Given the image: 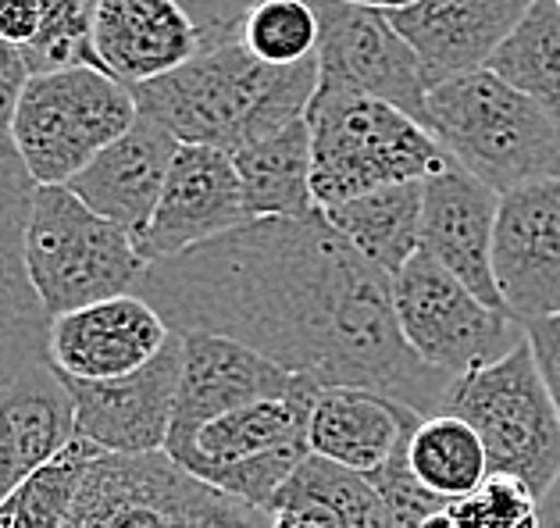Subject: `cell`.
Segmentation results:
<instances>
[{"instance_id": "obj_20", "label": "cell", "mask_w": 560, "mask_h": 528, "mask_svg": "<svg viewBox=\"0 0 560 528\" xmlns=\"http://www.w3.org/2000/svg\"><path fill=\"white\" fill-rule=\"evenodd\" d=\"M203 50L200 30L172 0H101L93 61L129 90L183 69Z\"/></svg>"}, {"instance_id": "obj_37", "label": "cell", "mask_w": 560, "mask_h": 528, "mask_svg": "<svg viewBox=\"0 0 560 528\" xmlns=\"http://www.w3.org/2000/svg\"><path fill=\"white\" fill-rule=\"evenodd\" d=\"M39 19H44L39 0H0V39L25 50L39 33Z\"/></svg>"}, {"instance_id": "obj_25", "label": "cell", "mask_w": 560, "mask_h": 528, "mask_svg": "<svg viewBox=\"0 0 560 528\" xmlns=\"http://www.w3.org/2000/svg\"><path fill=\"white\" fill-rule=\"evenodd\" d=\"M329 225L382 275L396 279L421 250V183L382 186L322 211Z\"/></svg>"}, {"instance_id": "obj_18", "label": "cell", "mask_w": 560, "mask_h": 528, "mask_svg": "<svg viewBox=\"0 0 560 528\" xmlns=\"http://www.w3.org/2000/svg\"><path fill=\"white\" fill-rule=\"evenodd\" d=\"M497 211V189L478 183L457 161L421 183V250L460 279L482 304L503 310L493 279Z\"/></svg>"}, {"instance_id": "obj_35", "label": "cell", "mask_w": 560, "mask_h": 528, "mask_svg": "<svg viewBox=\"0 0 560 528\" xmlns=\"http://www.w3.org/2000/svg\"><path fill=\"white\" fill-rule=\"evenodd\" d=\"M172 4H179L186 15L194 19L203 47L225 44V39H240L243 19H247L236 0H172Z\"/></svg>"}, {"instance_id": "obj_17", "label": "cell", "mask_w": 560, "mask_h": 528, "mask_svg": "<svg viewBox=\"0 0 560 528\" xmlns=\"http://www.w3.org/2000/svg\"><path fill=\"white\" fill-rule=\"evenodd\" d=\"M300 378L304 375L282 372L279 364L254 354L243 343L208 332H183V375L165 454L179 450L186 439H194L197 429L214 422V418L285 397L296 389Z\"/></svg>"}, {"instance_id": "obj_13", "label": "cell", "mask_w": 560, "mask_h": 528, "mask_svg": "<svg viewBox=\"0 0 560 528\" xmlns=\"http://www.w3.org/2000/svg\"><path fill=\"white\" fill-rule=\"evenodd\" d=\"M493 279L503 310L517 325L560 315V179L500 197Z\"/></svg>"}, {"instance_id": "obj_6", "label": "cell", "mask_w": 560, "mask_h": 528, "mask_svg": "<svg viewBox=\"0 0 560 528\" xmlns=\"http://www.w3.org/2000/svg\"><path fill=\"white\" fill-rule=\"evenodd\" d=\"M136 118L140 107L126 83L75 64L30 79L8 137L36 186H68L104 146L126 137Z\"/></svg>"}, {"instance_id": "obj_8", "label": "cell", "mask_w": 560, "mask_h": 528, "mask_svg": "<svg viewBox=\"0 0 560 528\" xmlns=\"http://www.w3.org/2000/svg\"><path fill=\"white\" fill-rule=\"evenodd\" d=\"M318 389V383L300 378L285 397L214 418L168 457L200 482L268 514L271 500L311 457L307 422Z\"/></svg>"}, {"instance_id": "obj_36", "label": "cell", "mask_w": 560, "mask_h": 528, "mask_svg": "<svg viewBox=\"0 0 560 528\" xmlns=\"http://www.w3.org/2000/svg\"><path fill=\"white\" fill-rule=\"evenodd\" d=\"M30 79H33V69H30V61H25L22 47H11L0 39V137L11 132V121H15L19 101L25 86H30Z\"/></svg>"}, {"instance_id": "obj_7", "label": "cell", "mask_w": 560, "mask_h": 528, "mask_svg": "<svg viewBox=\"0 0 560 528\" xmlns=\"http://www.w3.org/2000/svg\"><path fill=\"white\" fill-rule=\"evenodd\" d=\"M440 414L478 432L489 476L525 482L536 500L560 476V418L525 340L497 364L454 378Z\"/></svg>"}, {"instance_id": "obj_12", "label": "cell", "mask_w": 560, "mask_h": 528, "mask_svg": "<svg viewBox=\"0 0 560 528\" xmlns=\"http://www.w3.org/2000/svg\"><path fill=\"white\" fill-rule=\"evenodd\" d=\"M179 332L172 336L154 361L132 375L107 378V383H83V378L58 375V383L65 386L75 411V439H86L101 454L115 457L165 454L175 397H179Z\"/></svg>"}, {"instance_id": "obj_11", "label": "cell", "mask_w": 560, "mask_h": 528, "mask_svg": "<svg viewBox=\"0 0 560 528\" xmlns=\"http://www.w3.org/2000/svg\"><path fill=\"white\" fill-rule=\"evenodd\" d=\"M311 4L322 30L318 83L382 101L425 126V69L411 44L396 33L386 11L343 4V0H311Z\"/></svg>"}, {"instance_id": "obj_39", "label": "cell", "mask_w": 560, "mask_h": 528, "mask_svg": "<svg viewBox=\"0 0 560 528\" xmlns=\"http://www.w3.org/2000/svg\"><path fill=\"white\" fill-rule=\"evenodd\" d=\"M539 528H560V476L539 496Z\"/></svg>"}, {"instance_id": "obj_23", "label": "cell", "mask_w": 560, "mask_h": 528, "mask_svg": "<svg viewBox=\"0 0 560 528\" xmlns=\"http://www.w3.org/2000/svg\"><path fill=\"white\" fill-rule=\"evenodd\" d=\"M75 439V411L50 364L0 392V507Z\"/></svg>"}, {"instance_id": "obj_26", "label": "cell", "mask_w": 560, "mask_h": 528, "mask_svg": "<svg viewBox=\"0 0 560 528\" xmlns=\"http://www.w3.org/2000/svg\"><path fill=\"white\" fill-rule=\"evenodd\" d=\"M407 465L415 479L446 504L475 493L489 479V457L478 432L454 414L421 418L407 439Z\"/></svg>"}, {"instance_id": "obj_2", "label": "cell", "mask_w": 560, "mask_h": 528, "mask_svg": "<svg viewBox=\"0 0 560 528\" xmlns=\"http://www.w3.org/2000/svg\"><path fill=\"white\" fill-rule=\"evenodd\" d=\"M318 54L290 69H271L243 39L203 47L183 69L132 90L140 115L161 121L179 143L236 154L307 118L318 93Z\"/></svg>"}, {"instance_id": "obj_1", "label": "cell", "mask_w": 560, "mask_h": 528, "mask_svg": "<svg viewBox=\"0 0 560 528\" xmlns=\"http://www.w3.org/2000/svg\"><path fill=\"white\" fill-rule=\"evenodd\" d=\"M136 296L179 336H222L322 389H368L421 418L443 411L454 383L404 343L393 279L368 265L322 211L254 219L147 265Z\"/></svg>"}, {"instance_id": "obj_14", "label": "cell", "mask_w": 560, "mask_h": 528, "mask_svg": "<svg viewBox=\"0 0 560 528\" xmlns=\"http://www.w3.org/2000/svg\"><path fill=\"white\" fill-rule=\"evenodd\" d=\"M247 222L250 214L243 204V186L232 157L214 146L179 143L154 219L136 236V250L143 265H158Z\"/></svg>"}, {"instance_id": "obj_28", "label": "cell", "mask_w": 560, "mask_h": 528, "mask_svg": "<svg viewBox=\"0 0 560 528\" xmlns=\"http://www.w3.org/2000/svg\"><path fill=\"white\" fill-rule=\"evenodd\" d=\"M279 507H314L336 528H400L375 493V485L368 482V476L332 465V460L318 454H311L293 471V479L271 500L268 514Z\"/></svg>"}, {"instance_id": "obj_31", "label": "cell", "mask_w": 560, "mask_h": 528, "mask_svg": "<svg viewBox=\"0 0 560 528\" xmlns=\"http://www.w3.org/2000/svg\"><path fill=\"white\" fill-rule=\"evenodd\" d=\"M101 0H39L44 19L39 33L25 47V61L36 72L75 69V64H93V19H97Z\"/></svg>"}, {"instance_id": "obj_10", "label": "cell", "mask_w": 560, "mask_h": 528, "mask_svg": "<svg viewBox=\"0 0 560 528\" xmlns=\"http://www.w3.org/2000/svg\"><path fill=\"white\" fill-rule=\"evenodd\" d=\"M393 315L404 343L450 378L497 364L525 340L522 325L478 301L425 250L393 279Z\"/></svg>"}, {"instance_id": "obj_9", "label": "cell", "mask_w": 560, "mask_h": 528, "mask_svg": "<svg viewBox=\"0 0 560 528\" xmlns=\"http://www.w3.org/2000/svg\"><path fill=\"white\" fill-rule=\"evenodd\" d=\"M65 528H271V518L189 476L168 454H101Z\"/></svg>"}, {"instance_id": "obj_15", "label": "cell", "mask_w": 560, "mask_h": 528, "mask_svg": "<svg viewBox=\"0 0 560 528\" xmlns=\"http://www.w3.org/2000/svg\"><path fill=\"white\" fill-rule=\"evenodd\" d=\"M33 197L36 183L30 168L22 165L11 137H0V392L47 364L50 315L25 268Z\"/></svg>"}, {"instance_id": "obj_3", "label": "cell", "mask_w": 560, "mask_h": 528, "mask_svg": "<svg viewBox=\"0 0 560 528\" xmlns=\"http://www.w3.org/2000/svg\"><path fill=\"white\" fill-rule=\"evenodd\" d=\"M425 129L440 146L497 193L560 179V118L489 69L429 90Z\"/></svg>"}, {"instance_id": "obj_27", "label": "cell", "mask_w": 560, "mask_h": 528, "mask_svg": "<svg viewBox=\"0 0 560 528\" xmlns=\"http://www.w3.org/2000/svg\"><path fill=\"white\" fill-rule=\"evenodd\" d=\"M486 69L560 118V0H532Z\"/></svg>"}, {"instance_id": "obj_24", "label": "cell", "mask_w": 560, "mask_h": 528, "mask_svg": "<svg viewBox=\"0 0 560 528\" xmlns=\"http://www.w3.org/2000/svg\"><path fill=\"white\" fill-rule=\"evenodd\" d=\"M236 165L243 204L254 219H307L322 211L311 193V129L307 118L293 121L271 137H261L236 154H229Z\"/></svg>"}, {"instance_id": "obj_41", "label": "cell", "mask_w": 560, "mask_h": 528, "mask_svg": "<svg viewBox=\"0 0 560 528\" xmlns=\"http://www.w3.org/2000/svg\"><path fill=\"white\" fill-rule=\"evenodd\" d=\"M11 525V511H8V504L0 507V528H8Z\"/></svg>"}, {"instance_id": "obj_33", "label": "cell", "mask_w": 560, "mask_h": 528, "mask_svg": "<svg viewBox=\"0 0 560 528\" xmlns=\"http://www.w3.org/2000/svg\"><path fill=\"white\" fill-rule=\"evenodd\" d=\"M368 482L375 485V493L382 496V504H386V511L393 514V521L400 528H421V521L446 507V500L429 493L425 485L415 479L411 465H407V443L378 471H372Z\"/></svg>"}, {"instance_id": "obj_19", "label": "cell", "mask_w": 560, "mask_h": 528, "mask_svg": "<svg viewBox=\"0 0 560 528\" xmlns=\"http://www.w3.org/2000/svg\"><path fill=\"white\" fill-rule=\"evenodd\" d=\"M532 0H415L386 11L425 69L429 90L486 69Z\"/></svg>"}, {"instance_id": "obj_22", "label": "cell", "mask_w": 560, "mask_h": 528, "mask_svg": "<svg viewBox=\"0 0 560 528\" xmlns=\"http://www.w3.org/2000/svg\"><path fill=\"white\" fill-rule=\"evenodd\" d=\"M421 414L378 392L332 386L318 389L307 422L311 454L332 465H343L361 476H372L411 439Z\"/></svg>"}, {"instance_id": "obj_21", "label": "cell", "mask_w": 560, "mask_h": 528, "mask_svg": "<svg viewBox=\"0 0 560 528\" xmlns=\"http://www.w3.org/2000/svg\"><path fill=\"white\" fill-rule=\"evenodd\" d=\"M175 151H179V140L161 121L140 115L126 137L104 146L68 183V189L86 208L104 214L107 222L121 225L136 239L150 225V219H154V208L161 200V189H165Z\"/></svg>"}, {"instance_id": "obj_4", "label": "cell", "mask_w": 560, "mask_h": 528, "mask_svg": "<svg viewBox=\"0 0 560 528\" xmlns=\"http://www.w3.org/2000/svg\"><path fill=\"white\" fill-rule=\"evenodd\" d=\"M307 129L311 193L322 211L382 186L425 183L454 161L411 115L322 83L307 107Z\"/></svg>"}, {"instance_id": "obj_34", "label": "cell", "mask_w": 560, "mask_h": 528, "mask_svg": "<svg viewBox=\"0 0 560 528\" xmlns=\"http://www.w3.org/2000/svg\"><path fill=\"white\" fill-rule=\"evenodd\" d=\"M525 343L536 357V368L546 392H550L557 418H560V315L550 318H536V321H525Z\"/></svg>"}, {"instance_id": "obj_29", "label": "cell", "mask_w": 560, "mask_h": 528, "mask_svg": "<svg viewBox=\"0 0 560 528\" xmlns=\"http://www.w3.org/2000/svg\"><path fill=\"white\" fill-rule=\"evenodd\" d=\"M97 457L101 450L86 439L68 443L58 457L47 460V465L8 500V511H11L8 528H65L72 500Z\"/></svg>"}, {"instance_id": "obj_38", "label": "cell", "mask_w": 560, "mask_h": 528, "mask_svg": "<svg viewBox=\"0 0 560 528\" xmlns=\"http://www.w3.org/2000/svg\"><path fill=\"white\" fill-rule=\"evenodd\" d=\"M268 518H271V528H336L314 507H279V511H271Z\"/></svg>"}, {"instance_id": "obj_40", "label": "cell", "mask_w": 560, "mask_h": 528, "mask_svg": "<svg viewBox=\"0 0 560 528\" xmlns=\"http://www.w3.org/2000/svg\"><path fill=\"white\" fill-rule=\"evenodd\" d=\"M343 4H361V8H375V11H400L415 0H343Z\"/></svg>"}, {"instance_id": "obj_42", "label": "cell", "mask_w": 560, "mask_h": 528, "mask_svg": "<svg viewBox=\"0 0 560 528\" xmlns=\"http://www.w3.org/2000/svg\"><path fill=\"white\" fill-rule=\"evenodd\" d=\"M236 4L243 8V15H247V11H250L254 4H261V0H236Z\"/></svg>"}, {"instance_id": "obj_32", "label": "cell", "mask_w": 560, "mask_h": 528, "mask_svg": "<svg viewBox=\"0 0 560 528\" xmlns=\"http://www.w3.org/2000/svg\"><path fill=\"white\" fill-rule=\"evenodd\" d=\"M450 528H539V500L525 482L489 476L475 493L446 504Z\"/></svg>"}, {"instance_id": "obj_5", "label": "cell", "mask_w": 560, "mask_h": 528, "mask_svg": "<svg viewBox=\"0 0 560 528\" xmlns=\"http://www.w3.org/2000/svg\"><path fill=\"white\" fill-rule=\"evenodd\" d=\"M25 268L54 321L136 293L147 265L132 233L86 208L68 186H36L25 228Z\"/></svg>"}, {"instance_id": "obj_30", "label": "cell", "mask_w": 560, "mask_h": 528, "mask_svg": "<svg viewBox=\"0 0 560 528\" xmlns=\"http://www.w3.org/2000/svg\"><path fill=\"white\" fill-rule=\"evenodd\" d=\"M318 15L311 0H261L243 19V47L271 69H290L318 54Z\"/></svg>"}, {"instance_id": "obj_16", "label": "cell", "mask_w": 560, "mask_h": 528, "mask_svg": "<svg viewBox=\"0 0 560 528\" xmlns=\"http://www.w3.org/2000/svg\"><path fill=\"white\" fill-rule=\"evenodd\" d=\"M172 336L168 321L143 296L126 293L54 318L47 364L65 378L107 383V378L140 372L165 350Z\"/></svg>"}]
</instances>
